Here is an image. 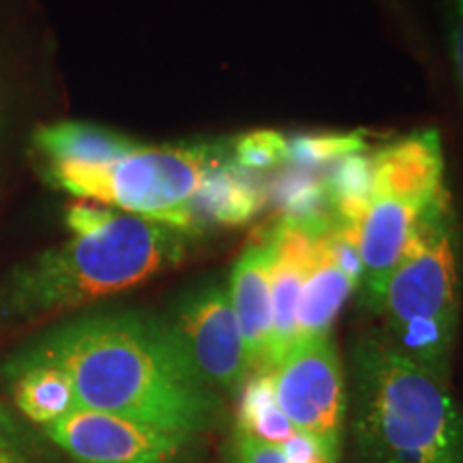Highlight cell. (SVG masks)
<instances>
[{
	"label": "cell",
	"mask_w": 463,
	"mask_h": 463,
	"mask_svg": "<svg viewBox=\"0 0 463 463\" xmlns=\"http://www.w3.org/2000/svg\"><path fill=\"white\" fill-rule=\"evenodd\" d=\"M14 358L48 363L71 382L75 410L200 436L219 399L184 354L170 324L144 314L89 316L52 328Z\"/></svg>",
	"instance_id": "1"
},
{
	"label": "cell",
	"mask_w": 463,
	"mask_h": 463,
	"mask_svg": "<svg viewBox=\"0 0 463 463\" xmlns=\"http://www.w3.org/2000/svg\"><path fill=\"white\" fill-rule=\"evenodd\" d=\"M187 251L189 232L112 211L95 230L11 270L0 281V322L42 320L127 292L181 264Z\"/></svg>",
	"instance_id": "2"
},
{
	"label": "cell",
	"mask_w": 463,
	"mask_h": 463,
	"mask_svg": "<svg viewBox=\"0 0 463 463\" xmlns=\"http://www.w3.org/2000/svg\"><path fill=\"white\" fill-rule=\"evenodd\" d=\"M352 433L369 463H463V412L439 378L384 335L352 347Z\"/></svg>",
	"instance_id": "3"
},
{
	"label": "cell",
	"mask_w": 463,
	"mask_h": 463,
	"mask_svg": "<svg viewBox=\"0 0 463 463\" xmlns=\"http://www.w3.org/2000/svg\"><path fill=\"white\" fill-rule=\"evenodd\" d=\"M375 311L402 354L449 380L461 314V239L449 189L420 217Z\"/></svg>",
	"instance_id": "4"
},
{
	"label": "cell",
	"mask_w": 463,
	"mask_h": 463,
	"mask_svg": "<svg viewBox=\"0 0 463 463\" xmlns=\"http://www.w3.org/2000/svg\"><path fill=\"white\" fill-rule=\"evenodd\" d=\"M444 189V150L436 129L416 131L373 155L372 187L358 225L364 305L378 307L410 236Z\"/></svg>",
	"instance_id": "5"
},
{
	"label": "cell",
	"mask_w": 463,
	"mask_h": 463,
	"mask_svg": "<svg viewBox=\"0 0 463 463\" xmlns=\"http://www.w3.org/2000/svg\"><path fill=\"white\" fill-rule=\"evenodd\" d=\"M228 157L232 148L215 144L137 146L106 165H48V178L75 198L114 204L194 234L195 195Z\"/></svg>",
	"instance_id": "6"
},
{
	"label": "cell",
	"mask_w": 463,
	"mask_h": 463,
	"mask_svg": "<svg viewBox=\"0 0 463 463\" xmlns=\"http://www.w3.org/2000/svg\"><path fill=\"white\" fill-rule=\"evenodd\" d=\"M289 425L326 463H339L345 427V380L331 335L298 339L269 369Z\"/></svg>",
	"instance_id": "7"
},
{
	"label": "cell",
	"mask_w": 463,
	"mask_h": 463,
	"mask_svg": "<svg viewBox=\"0 0 463 463\" xmlns=\"http://www.w3.org/2000/svg\"><path fill=\"white\" fill-rule=\"evenodd\" d=\"M42 430L71 463H191L198 449V436L95 410H73Z\"/></svg>",
	"instance_id": "8"
},
{
	"label": "cell",
	"mask_w": 463,
	"mask_h": 463,
	"mask_svg": "<svg viewBox=\"0 0 463 463\" xmlns=\"http://www.w3.org/2000/svg\"><path fill=\"white\" fill-rule=\"evenodd\" d=\"M170 326L211 389L234 392L247 384L251 367L228 289L204 286L187 294Z\"/></svg>",
	"instance_id": "9"
},
{
	"label": "cell",
	"mask_w": 463,
	"mask_h": 463,
	"mask_svg": "<svg viewBox=\"0 0 463 463\" xmlns=\"http://www.w3.org/2000/svg\"><path fill=\"white\" fill-rule=\"evenodd\" d=\"M361 277L354 230L333 222L326 230L311 234V258L298 305V339L331 335L341 307L361 286Z\"/></svg>",
	"instance_id": "10"
},
{
	"label": "cell",
	"mask_w": 463,
	"mask_h": 463,
	"mask_svg": "<svg viewBox=\"0 0 463 463\" xmlns=\"http://www.w3.org/2000/svg\"><path fill=\"white\" fill-rule=\"evenodd\" d=\"M273 232L251 242L236 260L230 279V300L239 320L247 361L251 372H264L269 358L270 328H273V298H270V269H273Z\"/></svg>",
	"instance_id": "11"
},
{
	"label": "cell",
	"mask_w": 463,
	"mask_h": 463,
	"mask_svg": "<svg viewBox=\"0 0 463 463\" xmlns=\"http://www.w3.org/2000/svg\"><path fill=\"white\" fill-rule=\"evenodd\" d=\"M275 256L270 269V298H273V328H270L269 372L298 339V305L303 294L307 266L311 258V234L298 225L281 222L273 230Z\"/></svg>",
	"instance_id": "12"
},
{
	"label": "cell",
	"mask_w": 463,
	"mask_h": 463,
	"mask_svg": "<svg viewBox=\"0 0 463 463\" xmlns=\"http://www.w3.org/2000/svg\"><path fill=\"white\" fill-rule=\"evenodd\" d=\"M33 144L45 157V165H106L140 146L116 131L73 120L39 127Z\"/></svg>",
	"instance_id": "13"
},
{
	"label": "cell",
	"mask_w": 463,
	"mask_h": 463,
	"mask_svg": "<svg viewBox=\"0 0 463 463\" xmlns=\"http://www.w3.org/2000/svg\"><path fill=\"white\" fill-rule=\"evenodd\" d=\"M5 378L15 410L33 425L45 427L75 410L71 382L54 364L11 358Z\"/></svg>",
	"instance_id": "14"
},
{
	"label": "cell",
	"mask_w": 463,
	"mask_h": 463,
	"mask_svg": "<svg viewBox=\"0 0 463 463\" xmlns=\"http://www.w3.org/2000/svg\"><path fill=\"white\" fill-rule=\"evenodd\" d=\"M264 204L262 191L245 170L234 164V157L222 161L208 174L194 200V228L202 223L241 225L256 217Z\"/></svg>",
	"instance_id": "15"
},
{
	"label": "cell",
	"mask_w": 463,
	"mask_h": 463,
	"mask_svg": "<svg viewBox=\"0 0 463 463\" xmlns=\"http://www.w3.org/2000/svg\"><path fill=\"white\" fill-rule=\"evenodd\" d=\"M67 459L42 427L0 402V463H62Z\"/></svg>",
	"instance_id": "16"
},
{
	"label": "cell",
	"mask_w": 463,
	"mask_h": 463,
	"mask_svg": "<svg viewBox=\"0 0 463 463\" xmlns=\"http://www.w3.org/2000/svg\"><path fill=\"white\" fill-rule=\"evenodd\" d=\"M364 150L361 133H317V136H298L289 142L288 161L300 167H316L337 164L339 159L358 155Z\"/></svg>",
	"instance_id": "17"
},
{
	"label": "cell",
	"mask_w": 463,
	"mask_h": 463,
	"mask_svg": "<svg viewBox=\"0 0 463 463\" xmlns=\"http://www.w3.org/2000/svg\"><path fill=\"white\" fill-rule=\"evenodd\" d=\"M289 142L277 131H253L232 146L234 164L242 170H269L288 161Z\"/></svg>",
	"instance_id": "18"
},
{
	"label": "cell",
	"mask_w": 463,
	"mask_h": 463,
	"mask_svg": "<svg viewBox=\"0 0 463 463\" xmlns=\"http://www.w3.org/2000/svg\"><path fill=\"white\" fill-rule=\"evenodd\" d=\"M225 463H294L286 450L236 427Z\"/></svg>",
	"instance_id": "19"
},
{
	"label": "cell",
	"mask_w": 463,
	"mask_h": 463,
	"mask_svg": "<svg viewBox=\"0 0 463 463\" xmlns=\"http://www.w3.org/2000/svg\"><path fill=\"white\" fill-rule=\"evenodd\" d=\"M444 20H447L450 65H453L455 86L463 108V0H447V5H444Z\"/></svg>",
	"instance_id": "20"
}]
</instances>
